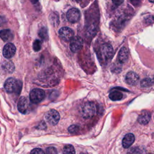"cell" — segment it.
<instances>
[{
    "label": "cell",
    "mask_w": 154,
    "mask_h": 154,
    "mask_svg": "<svg viewBox=\"0 0 154 154\" xmlns=\"http://www.w3.org/2000/svg\"><path fill=\"white\" fill-rule=\"evenodd\" d=\"M4 88L8 93H19L21 89V83L13 78H9L4 83Z\"/></svg>",
    "instance_id": "1"
},
{
    "label": "cell",
    "mask_w": 154,
    "mask_h": 154,
    "mask_svg": "<svg viewBox=\"0 0 154 154\" xmlns=\"http://www.w3.org/2000/svg\"><path fill=\"white\" fill-rule=\"evenodd\" d=\"M96 111V105L92 102L85 103L82 108V116L85 119H90L94 116Z\"/></svg>",
    "instance_id": "2"
},
{
    "label": "cell",
    "mask_w": 154,
    "mask_h": 154,
    "mask_svg": "<svg viewBox=\"0 0 154 154\" xmlns=\"http://www.w3.org/2000/svg\"><path fill=\"white\" fill-rule=\"evenodd\" d=\"M45 91L40 88H34L29 93L30 100L34 103H38L42 101L45 98Z\"/></svg>",
    "instance_id": "3"
},
{
    "label": "cell",
    "mask_w": 154,
    "mask_h": 154,
    "mask_svg": "<svg viewBox=\"0 0 154 154\" xmlns=\"http://www.w3.org/2000/svg\"><path fill=\"white\" fill-rule=\"evenodd\" d=\"M45 118L49 124L51 125H55L59 122L60 116L57 110L51 109L46 113Z\"/></svg>",
    "instance_id": "4"
},
{
    "label": "cell",
    "mask_w": 154,
    "mask_h": 154,
    "mask_svg": "<svg viewBox=\"0 0 154 154\" xmlns=\"http://www.w3.org/2000/svg\"><path fill=\"white\" fill-rule=\"evenodd\" d=\"M60 38L66 42L70 41L74 37L73 30L69 27H63L59 30Z\"/></svg>",
    "instance_id": "5"
},
{
    "label": "cell",
    "mask_w": 154,
    "mask_h": 154,
    "mask_svg": "<svg viewBox=\"0 0 154 154\" xmlns=\"http://www.w3.org/2000/svg\"><path fill=\"white\" fill-rule=\"evenodd\" d=\"M83 46L82 39L78 36L74 37L70 43V49L73 52H76L81 50Z\"/></svg>",
    "instance_id": "6"
},
{
    "label": "cell",
    "mask_w": 154,
    "mask_h": 154,
    "mask_svg": "<svg viewBox=\"0 0 154 154\" xmlns=\"http://www.w3.org/2000/svg\"><path fill=\"white\" fill-rule=\"evenodd\" d=\"M66 16L67 20L69 22L72 23H75L79 20L80 11L76 8H72L68 10Z\"/></svg>",
    "instance_id": "7"
},
{
    "label": "cell",
    "mask_w": 154,
    "mask_h": 154,
    "mask_svg": "<svg viewBox=\"0 0 154 154\" xmlns=\"http://www.w3.org/2000/svg\"><path fill=\"white\" fill-rule=\"evenodd\" d=\"M29 103L27 99L24 96L21 97L18 102L17 103V108L20 112L22 114H26L29 110Z\"/></svg>",
    "instance_id": "8"
},
{
    "label": "cell",
    "mask_w": 154,
    "mask_h": 154,
    "mask_svg": "<svg viewBox=\"0 0 154 154\" xmlns=\"http://www.w3.org/2000/svg\"><path fill=\"white\" fill-rule=\"evenodd\" d=\"M16 50V49L15 46L11 43H8L6 44L4 47L2 51L3 55L6 58H10L13 57L15 54Z\"/></svg>",
    "instance_id": "9"
},
{
    "label": "cell",
    "mask_w": 154,
    "mask_h": 154,
    "mask_svg": "<svg viewBox=\"0 0 154 154\" xmlns=\"http://www.w3.org/2000/svg\"><path fill=\"white\" fill-rule=\"evenodd\" d=\"M126 83L131 85H135L139 81L138 75L134 72H129L125 77Z\"/></svg>",
    "instance_id": "10"
},
{
    "label": "cell",
    "mask_w": 154,
    "mask_h": 154,
    "mask_svg": "<svg viewBox=\"0 0 154 154\" xmlns=\"http://www.w3.org/2000/svg\"><path fill=\"white\" fill-rule=\"evenodd\" d=\"M101 54L106 59L110 58L113 54V48L108 43L103 44L101 47Z\"/></svg>",
    "instance_id": "11"
},
{
    "label": "cell",
    "mask_w": 154,
    "mask_h": 154,
    "mask_svg": "<svg viewBox=\"0 0 154 154\" xmlns=\"http://www.w3.org/2000/svg\"><path fill=\"white\" fill-rule=\"evenodd\" d=\"M135 141V137L134 135L131 134H127L123 138L122 140V145L124 148H128Z\"/></svg>",
    "instance_id": "12"
},
{
    "label": "cell",
    "mask_w": 154,
    "mask_h": 154,
    "mask_svg": "<svg viewBox=\"0 0 154 154\" xmlns=\"http://www.w3.org/2000/svg\"><path fill=\"white\" fill-rule=\"evenodd\" d=\"M151 114L147 111H143L138 117V122L141 125L147 124L150 120Z\"/></svg>",
    "instance_id": "13"
},
{
    "label": "cell",
    "mask_w": 154,
    "mask_h": 154,
    "mask_svg": "<svg viewBox=\"0 0 154 154\" xmlns=\"http://www.w3.org/2000/svg\"><path fill=\"white\" fill-rule=\"evenodd\" d=\"M128 58V51L126 47H122L119 51L118 54V60L119 61L123 64L125 63Z\"/></svg>",
    "instance_id": "14"
},
{
    "label": "cell",
    "mask_w": 154,
    "mask_h": 154,
    "mask_svg": "<svg viewBox=\"0 0 154 154\" xmlns=\"http://www.w3.org/2000/svg\"><path fill=\"white\" fill-rule=\"evenodd\" d=\"M0 37L4 42H9L13 39V34L10 29H3L0 31Z\"/></svg>",
    "instance_id": "15"
},
{
    "label": "cell",
    "mask_w": 154,
    "mask_h": 154,
    "mask_svg": "<svg viewBox=\"0 0 154 154\" xmlns=\"http://www.w3.org/2000/svg\"><path fill=\"white\" fill-rule=\"evenodd\" d=\"M2 68L7 73H11L14 70V64L10 61H5L2 64Z\"/></svg>",
    "instance_id": "16"
},
{
    "label": "cell",
    "mask_w": 154,
    "mask_h": 154,
    "mask_svg": "<svg viewBox=\"0 0 154 154\" xmlns=\"http://www.w3.org/2000/svg\"><path fill=\"white\" fill-rule=\"evenodd\" d=\"M109 97L111 100L113 101H117V100H120L122 99L123 97V94L117 90L112 91L109 93Z\"/></svg>",
    "instance_id": "17"
},
{
    "label": "cell",
    "mask_w": 154,
    "mask_h": 154,
    "mask_svg": "<svg viewBox=\"0 0 154 154\" xmlns=\"http://www.w3.org/2000/svg\"><path fill=\"white\" fill-rule=\"evenodd\" d=\"M49 20L54 26H57L59 23V17L56 12H52L49 15Z\"/></svg>",
    "instance_id": "18"
},
{
    "label": "cell",
    "mask_w": 154,
    "mask_h": 154,
    "mask_svg": "<svg viewBox=\"0 0 154 154\" xmlns=\"http://www.w3.org/2000/svg\"><path fill=\"white\" fill-rule=\"evenodd\" d=\"M38 35L43 40H46L48 38V32L46 27H42L38 31Z\"/></svg>",
    "instance_id": "19"
},
{
    "label": "cell",
    "mask_w": 154,
    "mask_h": 154,
    "mask_svg": "<svg viewBox=\"0 0 154 154\" xmlns=\"http://www.w3.org/2000/svg\"><path fill=\"white\" fill-rule=\"evenodd\" d=\"M154 84V81L149 78L143 79L140 82V85L142 87H148Z\"/></svg>",
    "instance_id": "20"
},
{
    "label": "cell",
    "mask_w": 154,
    "mask_h": 154,
    "mask_svg": "<svg viewBox=\"0 0 154 154\" xmlns=\"http://www.w3.org/2000/svg\"><path fill=\"white\" fill-rule=\"evenodd\" d=\"M63 154H75V150L71 144H67L63 147Z\"/></svg>",
    "instance_id": "21"
},
{
    "label": "cell",
    "mask_w": 154,
    "mask_h": 154,
    "mask_svg": "<svg viewBox=\"0 0 154 154\" xmlns=\"http://www.w3.org/2000/svg\"><path fill=\"white\" fill-rule=\"evenodd\" d=\"M127 154H144V151L140 147H135L131 148Z\"/></svg>",
    "instance_id": "22"
},
{
    "label": "cell",
    "mask_w": 154,
    "mask_h": 154,
    "mask_svg": "<svg viewBox=\"0 0 154 154\" xmlns=\"http://www.w3.org/2000/svg\"><path fill=\"white\" fill-rule=\"evenodd\" d=\"M41 49V42L39 40H35L33 43V49L35 51H39Z\"/></svg>",
    "instance_id": "23"
},
{
    "label": "cell",
    "mask_w": 154,
    "mask_h": 154,
    "mask_svg": "<svg viewBox=\"0 0 154 154\" xmlns=\"http://www.w3.org/2000/svg\"><path fill=\"white\" fill-rule=\"evenodd\" d=\"M79 130V127L77 125H71L68 128V131L71 134H74V133H76Z\"/></svg>",
    "instance_id": "24"
},
{
    "label": "cell",
    "mask_w": 154,
    "mask_h": 154,
    "mask_svg": "<svg viewBox=\"0 0 154 154\" xmlns=\"http://www.w3.org/2000/svg\"><path fill=\"white\" fill-rule=\"evenodd\" d=\"M46 154H57V150L54 147H49L46 149Z\"/></svg>",
    "instance_id": "25"
},
{
    "label": "cell",
    "mask_w": 154,
    "mask_h": 154,
    "mask_svg": "<svg viewBox=\"0 0 154 154\" xmlns=\"http://www.w3.org/2000/svg\"><path fill=\"white\" fill-rule=\"evenodd\" d=\"M31 154H45L43 150L39 148H35L32 150L31 152Z\"/></svg>",
    "instance_id": "26"
},
{
    "label": "cell",
    "mask_w": 154,
    "mask_h": 154,
    "mask_svg": "<svg viewBox=\"0 0 154 154\" xmlns=\"http://www.w3.org/2000/svg\"><path fill=\"white\" fill-rule=\"evenodd\" d=\"M154 20V17L153 16H147L146 19H145V21H146V23H152Z\"/></svg>",
    "instance_id": "27"
},
{
    "label": "cell",
    "mask_w": 154,
    "mask_h": 154,
    "mask_svg": "<svg viewBox=\"0 0 154 154\" xmlns=\"http://www.w3.org/2000/svg\"><path fill=\"white\" fill-rule=\"evenodd\" d=\"M130 1H131V2L134 6H138L141 2V0H130Z\"/></svg>",
    "instance_id": "28"
},
{
    "label": "cell",
    "mask_w": 154,
    "mask_h": 154,
    "mask_svg": "<svg viewBox=\"0 0 154 154\" xmlns=\"http://www.w3.org/2000/svg\"><path fill=\"white\" fill-rule=\"evenodd\" d=\"M112 1L113 4H115L116 5H120L123 2L124 0H112Z\"/></svg>",
    "instance_id": "29"
},
{
    "label": "cell",
    "mask_w": 154,
    "mask_h": 154,
    "mask_svg": "<svg viewBox=\"0 0 154 154\" xmlns=\"http://www.w3.org/2000/svg\"><path fill=\"white\" fill-rule=\"evenodd\" d=\"M7 22L6 19L3 16H0V26L4 25Z\"/></svg>",
    "instance_id": "30"
},
{
    "label": "cell",
    "mask_w": 154,
    "mask_h": 154,
    "mask_svg": "<svg viewBox=\"0 0 154 154\" xmlns=\"http://www.w3.org/2000/svg\"><path fill=\"white\" fill-rule=\"evenodd\" d=\"M30 1H31L33 4H36V3L38 2V0H30Z\"/></svg>",
    "instance_id": "31"
},
{
    "label": "cell",
    "mask_w": 154,
    "mask_h": 154,
    "mask_svg": "<svg viewBox=\"0 0 154 154\" xmlns=\"http://www.w3.org/2000/svg\"><path fill=\"white\" fill-rule=\"evenodd\" d=\"M150 2H154V0H149Z\"/></svg>",
    "instance_id": "32"
},
{
    "label": "cell",
    "mask_w": 154,
    "mask_h": 154,
    "mask_svg": "<svg viewBox=\"0 0 154 154\" xmlns=\"http://www.w3.org/2000/svg\"><path fill=\"white\" fill-rule=\"evenodd\" d=\"M80 154H88V153H84V152H82V153H81Z\"/></svg>",
    "instance_id": "33"
},
{
    "label": "cell",
    "mask_w": 154,
    "mask_h": 154,
    "mask_svg": "<svg viewBox=\"0 0 154 154\" xmlns=\"http://www.w3.org/2000/svg\"><path fill=\"white\" fill-rule=\"evenodd\" d=\"M75 1H81V0H75Z\"/></svg>",
    "instance_id": "34"
},
{
    "label": "cell",
    "mask_w": 154,
    "mask_h": 154,
    "mask_svg": "<svg viewBox=\"0 0 154 154\" xmlns=\"http://www.w3.org/2000/svg\"><path fill=\"white\" fill-rule=\"evenodd\" d=\"M150 154H152V153H150Z\"/></svg>",
    "instance_id": "35"
}]
</instances>
